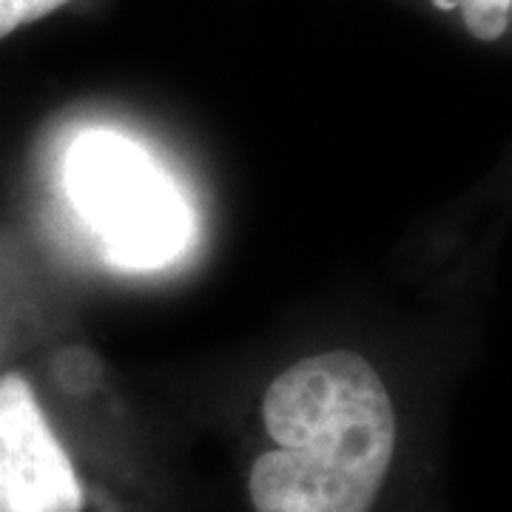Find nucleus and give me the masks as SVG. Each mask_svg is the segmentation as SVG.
Instances as JSON below:
<instances>
[{
    "instance_id": "2",
    "label": "nucleus",
    "mask_w": 512,
    "mask_h": 512,
    "mask_svg": "<svg viewBox=\"0 0 512 512\" xmlns=\"http://www.w3.org/2000/svg\"><path fill=\"white\" fill-rule=\"evenodd\" d=\"M66 191L117 268H165L191 239V211L180 188L126 134L83 131L66 154Z\"/></svg>"
},
{
    "instance_id": "4",
    "label": "nucleus",
    "mask_w": 512,
    "mask_h": 512,
    "mask_svg": "<svg viewBox=\"0 0 512 512\" xmlns=\"http://www.w3.org/2000/svg\"><path fill=\"white\" fill-rule=\"evenodd\" d=\"M456 6L467 32L476 40L493 43L510 32L512 0H456Z\"/></svg>"
},
{
    "instance_id": "5",
    "label": "nucleus",
    "mask_w": 512,
    "mask_h": 512,
    "mask_svg": "<svg viewBox=\"0 0 512 512\" xmlns=\"http://www.w3.org/2000/svg\"><path fill=\"white\" fill-rule=\"evenodd\" d=\"M66 3L72 0H0V40L63 9Z\"/></svg>"
},
{
    "instance_id": "3",
    "label": "nucleus",
    "mask_w": 512,
    "mask_h": 512,
    "mask_svg": "<svg viewBox=\"0 0 512 512\" xmlns=\"http://www.w3.org/2000/svg\"><path fill=\"white\" fill-rule=\"evenodd\" d=\"M0 512H103L92 478L20 373L0 376Z\"/></svg>"
},
{
    "instance_id": "1",
    "label": "nucleus",
    "mask_w": 512,
    "mask_h": 512,
    "mask_svg": "<svg viewBox=\"0 0 512 512\" xmlns=\"http://www.w3.org/2000/svg\"><path fill=\"white\" fill-rule=\"evenodd\" d=\"M265 444L245 467L251 512H393L402 424L379 370L353 350L288 365L259 404Z\"/></svg>"
}]
</instances>
